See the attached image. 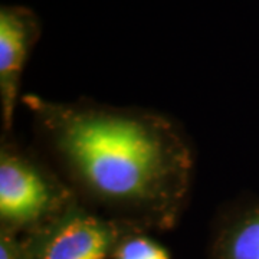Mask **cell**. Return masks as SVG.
<instances>
[{
	"label": "cell",
	"instance_id": "5b68a950",
	"mask_svg": "<svg viewBox=\"0 0 259 259\" xmlns=\"http://www.w3.org/2000/svg\"><path fill=\"white\" fill-rule=\"evenodd\" d=\"M206 259H259V197H242L221 210Z\"/></svg>",
	"mask_w": 259,
	"mask_h": 259
},
{
	"label": "cell",
	"instance_id": "6da1fadb",
	"mask_svg": "<svg viewBox=\"0 0 259 259\" xmlns=\"http://www.w3.org/2000/svg\"><path fill=\"white\" fill-rule=\"evenodd\" d=\"M52 167L79 203L136 231L173 229L193 187L192 141L163 112L22 95Z\"/></svg>",
	"mask_w": 259,
	"mask_h": 259
},
{
	"label": "cell",
	"instance_id": "52a82bcc",
	"mask_svg": "<svg viewBox=\"0 0 259 259\" xmlns=\"http://www.w3.org/2000/svg\"><path fill=\"white\" fill-rule=\"evenodd\" d=\"M0 259H26L23 238L0 232Z\"/></svg>",
	"mask_w": 259,
	"mask_h": 259
},
{
	"label": "cell",
	"instance_id": "277c9868",
	"mask_svg": "<svg viewBox=\"0 0 259 259\" xmlns=\"http://www.w3.org/2000/svg\"><path fill=\"white\" fill-rule=\"evenodd\" d=\"M40 37V22L33 10L18 5L0 8V111L3 134L13 127L22 95L20 83L29 55Z\"/></svg>",
	"mask_w": 259,
	"mask_h": 259
},
{
	"label": "cell",
	"instance_id": "8992f818",
	"mask_svg": "<svg viewBox=\"0 0 259 259\" xmlns=\"http://www.w3.org/2000/svg\"><path fill=\"white\" fill-rule=\"evenodd\" d=\"M111 259H171L168 250L147 232L127 231L117 243Z\"/></svg>",
	"mask_w": 259,
	"mask_h": 259
},
{
	"label": "cell",
	"instance_id": "7a4b0ae2",
	"mask_svg": "<svg viewBox=\"0 0 259 259\" xmlns=\"http://www.w3.org/2000/svg\"><path fill=\"white\" fill-rule=\"evenodd\" d=\"M79 200L61 175L37 154L3 134L0 144V232L25 236Z\"/></svg>",
	"mask_w": 259,
	"mask_h": 259
},
{
	"label": "cell",
	"instance_id": "3957f363",
	"mask_svg": "<svg viewBox=\"0 0 259 259\" xmlns=\"http://www.w3.org/2000/svg\"><path fill=\"white\" fill-rule=\"evenodd\" d=\"M131 228L79 202L40 229L22 236L26 259H110Z\"/></svg>",
	"mask_w": 259,
	"mask_h": 259
}]
</instances>
